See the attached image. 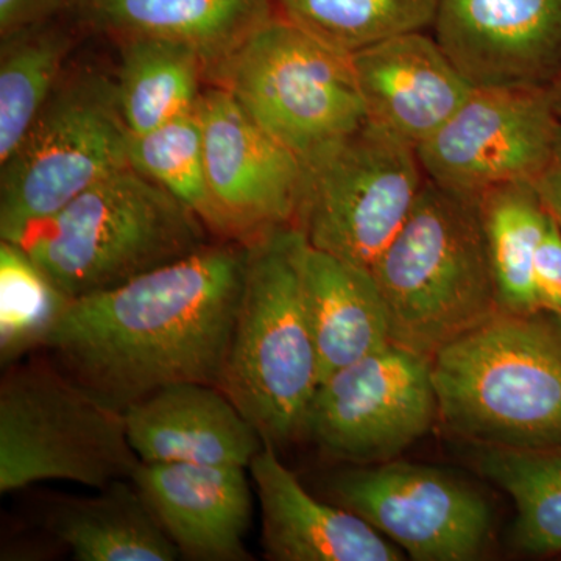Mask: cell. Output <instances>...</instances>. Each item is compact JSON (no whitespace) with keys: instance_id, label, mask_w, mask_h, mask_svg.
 <instances>
[{"instance_id":"6da1fadb","label":"cell","mask_w":561,"mask_h":561,"mask_svg":"<svg viewBox=\"0 0 561 561\" xmlns=\"http://www.w3.org/2000/svg\"><path fill=\"white\" fill-rule=\"evenodd\" d=\"M247 261V243L213 239L117 289L70 301L44 348L122 412L175 383L219 387Z\"/></svg>"},{"instance_id":"7a4b0ae2","label":"cell","mask_w":561,"mask_h":561,"mask_svg":"<svg viewBox=\"0 0 561 561\" xmlns=\"http://www.w3.org/2000/svg\"><path fill=\"white\" fill-rule=\"evenodd\" d=\"M438 421L472 446L561 445V316L497 311L431 359Z\"/></svg>"},{"instance_id":"3957f363","label":"cell","mask_w":561,"mask_h":561,"mask_svg":"<svg viewBox=\"0 0 561 561\" xmlns=\"http://www.w3.org/2000/svg\"><path fill=\"white\" fill-rule=\"evenodd\" d=\"M247 245L245 284L219 389L264 445L279 449L302 437L320 383L302 284L309 243L300 228L287 225Z\"/></svg>"},{"instance_id":"277c9868","label":"cell","mask_w":561,"mask_h":561,"mask_svg":"<svg viewBox=\"0 0 561 561\" xmlns=\"http://www.w3.org/2000/svg\"><path fill=\"white\" fill-rule=\"evenodd\" d=\"M370 272L389 311L391 343L427 359L500 311L478 198L427 176Z\"/></svg>"},{"instance_id":"5b68a950","label":"cell","mask_w":561,"mask_h":561,"mask_svg":"<svg viewBox=\"0 0 561 561\" xmlns=\"http://www.w3.org/2000/svg\"><path fill=\"white\" fill-rule=\"evenodd\" d=\"M213 239L187 206L128 165L81 192L21 245L77 300L183 260Z\"/></svg>"},{"instance_id":"8992f818","label":"cell","mask_w":561,"mask_h":561,"mask_svg":"<svg viewBox=\"0 0 561 561\" xmlns=\"http://www.w3.org/2000/svg\"><path fill=\"white\" fill-rule=\"evenodd\" d=\"M116 72L72 60L0 162V241L22 243L81 192L130 165Z\"/></svg>"},{"instance_id":"52a82bcc","label":"cell","mask_w":561,"mask_h":561,"mask_svg":"<svg viewBox=\"0 0 561 561\" xmlns=\"http://www.w3.org/2000/svg\"><path fill=\"white\" fill-rule=\"evenodd\" d=\"M139 463L124 412L50 356L7 367L0 381V493L46 481L101 490L131 479Z\"/></svg>"},{"instance_id":"ba28073f","label":"cell","mask_w":561,"mask_h":561,"mask_svg":"<svg viewBox=\"0 0 561 561\" xmlns=\"http://www.w3.org/2000/svg\"><path fill=\"white\" fill-rule=\"evenodd\" d=\"M206 83L230 92L251 119L306 169L368 119L351 55L278 14L221 62Z\"/></svg>"},{"instance_id":"9c48e42d","label":"cell","mask_w":561,"mask_h":561,"mask_svg":"<svg viewBox=\"0 0 561 561\" xmlns=\"http://www.w3.org/2000/svg\"><path fill=\"white\" fill-rule=\"evenodd\" d=\"M424 181L415 147L367 119L308 168L297 228L312 249L371 271Z\"/></svg>"},{"instance_id":"30bf717a","label":"cell","mask_w":561,"mask_h":561,"mask_svg":"<svg viewBox=\"0 0 561 561\" xmlns=\"http://www.w3.org/2000/svg\"><path fill=\"white\" fill-rule=\"evenodd\" d=\"M437 421L431 359L391 343L319 383L302 435L359 467L397 460Z\"/></svg>"},{"instance_id":"8fae6325","label":"cell","mask_w":561,"mask_h":561,"mask_svg":"<svg viewBox=\"0 0 561 561\" xmlns=\"http://www.w3.org/2000/svg\"><path fill=\"white\" fill-rule=\"evenodd\" d=\"M328 496L416 561L481 559L493 531L489 501L449 472L390 460L328 479Z\"/></svg>"},{"instance_id":"7c38bea8","label":"cell","mask_w":561,"mask_h":561,"mask_svg":"<svg viewBox=\"0 0 561 561\" xmlns=\"http://www.w3.org/2000/svg\"><path fill=\"white\" fill-rule=\"evenodd\" d=\"M560 131L546 88H476L416 151L427 179L478 198L502 184L534 183Z\"/></svg>"},{"instance_id":"4fadbf2b","label":"cell","mask_w":561,"mask_h":561,"mask_svg":"<svg viewBox=\"0 0 561 561\" xmlns=\"http://www.w3.org/2000/svg\"><path fill=\"white\" fill-rule=\"evenodd\" d=\"M210 194L234 241L297 227L308 169L230 92L206 83L197 106Z\"/></svg>"},{"instance_id":"5bb4252c","label":"cell","mask_w":561,"mask_h":561,"mask_svg":"<svg viewBox=\"0 0 561 561\" xmlns=\"http://www.w3.org/2000/svg\"><path fill=\"white\" fill-rule=\"evenodd\" d=\"M434 36L474 88H546L561 72V0H440Z\"/></svg>"},{"instance_id":"9a60e30c","label":"cell","mask_w":561,"mask_h":561,"mask_svg":"<svg viewBox=\"0 0 561 561\" xmlns=\"http://www.w3.org/2000/svg\"><path fill=\"white\" fill-rule=\"evenodd\" d=\"M368 119L419 149L460 106L474 87L435 36L404 33L351 55Z\"/></svg>"},{"instance_id":"2e32d148","label":"cell","mask_w":561,"mask_h":561,"mask_svg":"<svg viewBox=\"0 0 561 561\" xmlns=\"http://www.w3.org/2000/svg\"><path fill=\"white\" fill-rule=\"evenodd\" d=\"M247 468L197 463H144L131 481L180 556L198 561L249 560L251 522Z\"/></svg>"},{"instance_id":"e0dca14e","label":"cell","mask_w":561,"mask_h":561,"mask_svg":"<svg viewBox=\"0 0 561 561\" xmlns=\"http://www.w3.org/2000/svg\"><path fill=\"white\" fill-rule=\"evenodd\" d=\"M128 442L144 463H197L250 468L264 448L224 390L175 383L125 409Z\"/></svg>"},{"instance_id":"ac0fdd59","label":"cell","mask_w":561,"mask_h":561,"mask_svg":"<svg viewBox=\"0 0 561 561\" xmlns=\"http://www.w3.org/2000/svg\"><path fill=\"white\" fill-rule=\"evenodd\" d=\"M262 512V545L276 561H401L405 553L375 527L308 493L271 445L250 468Z\"/></svg>"},{"instance_id":"d6986e66","label":"cell","mask_w":561,"mask_h":561,"mask_svg":"<svg viewBox=\"0 0 561 561\" xmlns=\"http://www.w3.org/2000/svg\"><path fill=\"white\" fill-rule=\"evenodd\" d=\"M70 14L88 36L114 44L135 38L186 44L205 60L208 81L276 9L275 0H76Z\"/></svg>"},{"instance_id":"ffe728a7","label":"cell","mask_w":561,"mask_h":561,"mask_svg":"<svg viewBox=\"0 0 561 561\" xmlns=\"http://www.w3.org/2000/svg\"><path fill=\"white\" fill-rule=\"evenodd\" d=\"M302 284L320 382L391 345L389 311L368 268L308 245Z\"/></svg>"},{"instance_id":"44dd1931","label":"cell","mask_w":561,"mask_h":561,"mask_svg":"<svg viewBox=\"0 0 561 561\" xmlns=\"http://www.w3.org/2000/svg\"><path fill=\"white\" fill-rule=\"evenodd\" d=\"M47 531L79 561H173L180 551L131 479L90 497H60L47 512Z\"/></svg>"},{"instance_id":"7402d4cb","label":"cell","mask_w":561,"mask_h":561,"mask_svg":"<svg viewBox=\"0 0 561 561\" xmlns=\"http://www.w3.org/2000/svg\"><path fill=\"white\" fill-rule=\"evenodd\" d=\"M84 36L72 14L0 36V162L24 138Z\"/></svg>"},{"instance_id":"603a6c76","label":"cell","mask_w":561,"mask_h":561,"mask_svg":"<svg viewBox=\"0 0 561 561\" xmlns=\"http://www.w3.org/2000/svg\"><path fill=\"white\" fill-rule=\"evenodd\" d=\"M117 94L131 136L146 135L194 111L206 84V62L186 44L135 38L116 44Z\"/></svg>"},{"instance_id":"cb8c5ba5","label":"cell","mask_w":561,"mask_h":561,"mask_svg":"<svg viewBox=\"0 0 561 561\" xmlns=\"http://www.w3.org/2000/svg\"><path fill=\"white\" fill-rule=\"evenodd\" d=\"M501 311H541L538 251L551 225L534 183L493 187L478 197Z\"/></svg>"},{"instance_id":"d4e9b609","label":"cell","mask_w":561,"mask_h":561,"mask_svg":"<svg viewBox=\"0 0 561 561\" xmlns=\"http://www.w3.org/2000/svg\"><path fill=\"white\" fill-rule=\"evenodd\" d=\"M471 456L476 470L512 497L513 548L531 557L561 553V445L474 446Z\"/></svg>"},{"instance_id":"484cf974","label":"cell","mask_w":561,"mask_h":561,"mask_svg":"<svg viewBox=\"0 0 561 561\" xmlns=\"http://www.w3.org/2000/svg\"><path fill=\"white\" fill-rule=\"evenodd\" d=\"M440 0H275L276 14L343 54L426 32Z\"/></svg>"},{"instance_id":"4316f807","label":"cell","mask_w":561,"mask_h":561,"mask_svg":"<svg viewBox=\"0 0 561 561\" xmlns=\"http://www.w3.org/2000/svg\"><path fill=\"white\" fill-rule=\"evenodd\" d=\"M130 165L187 206L214 238L232 239L210 194L197 110L131 136Z\"/></svg>"},{"instance_id":"83f0119b","label":"cell","mask_w":561,"mask_h":561,"mask_svg":"<svg viewBox=\"0 0 561 561\" xmlns=\"http://www.w3.org/2000/svg\"><path fill=\"white\" fill-rule=\"evenodd\" d=\"M69 298L36 264L28 251L0 241V362L14 364L44 348Z\"/></svg>"},{"instance_id":"f1b7e54d","label":"cell","mask_w":561,"mask_h":561,"mask_svg":"<svg viewBox=\"0 0 561 561\" xmlns=\"http://www.w3.org/2000/svg\"><path fill=\"white\" fill-rule=\"evenodd\" d=\"M537 280L541 308L561 316V231L552 217L538 251Z\"/></svg>"},{"instance_id":"f546056e","label":"cell","mask_w":561,"mask_h":561,"mask_svg":"<svg viewBox=\"0 0 561 561\" xmlns=\"http://www.w3.org/2000/svg\"><path fill=\"white\" fill-rule=\"evenodd\" d=\"M76 0H0V36L65 16Z\"/></svg>"},{"instance_id":"4dcf8cb0","label":"cell","mask_w":561,"mask_h":561,"mask_svg":"<svg viewBox=\"0 0 561 561\" xmlns=\"http://www.w3.org/2000/svg\"><path fill=\"white\" fill-rule=\"evenodd\" d=\"M542 205L551 214L553 221L561 231V131L556 153L545 172L534 181Z\"/></svg>"},{"instance_id":"1f68e13d","label":"cell","mask_w":561,"mask_h":561,"mask_svg":"<svg viewBox=\"0 0 561 561\" xmlns=\"http://www.w3.org/2000/svg\"><path fill=\"white\" fill-rule=\"evenodd\" d=\"M548 92L553 113H556L557 119H559L561 124V72L557 76V79L549 84Z\"/></svg>"}]
</instances>
